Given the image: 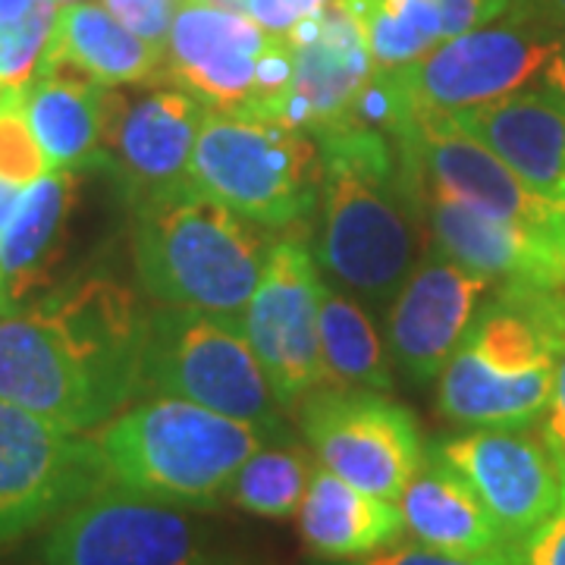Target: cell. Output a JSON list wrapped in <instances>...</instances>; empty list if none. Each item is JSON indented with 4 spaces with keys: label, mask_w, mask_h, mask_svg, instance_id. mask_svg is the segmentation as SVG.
Listing matches in <instances>:
<instances>
[{
    "label": "cell",
    "mask_w": 565,
    "mask_h": 565,
    "mask_svg": "<svg viewBox=\"0 0 565 565\" xmlns=\"http://www.w3.org/2000/svg\"><path fill=\"white\" fill-rule=\"evenodd\" d=\"M145 327L132 289L82 277L0 318V399L70 434L98 430L145 390Z\"/></svg>",
    "instance_id": "1"
},
{
    "label": "cell",
    "mask_w": 565,
    "mask_h": 565,
    "mask_svg": "<svg viewBox=\"0 0 565 565\" xmlns=\"http://www.w3.org/2000/svg\"><path fill=\"white\" fill-rule=\"evenodd\" d=\"M565 343V286L503 282L449 355L437 405L468 427L525 430L553 396Z\"/></svg>",
    "instance_id": "2"
},
{
    "label": "cell",
    "mask_w": 565,
    "mask_h": 565,
    "mask_svg": "<svg viewBox=\"0 0 565 565\" xmlns=\"http://www.w3.org/2000/svg\"><path fill=\"white\" fill-rule=\"evenodd\" d=\"M321 151V262L371 302H390L415 270L422 217L396 170L393 139L362 122L315 132Z\"/></svg>",
    "instance_id": "3"
},
{
    "label": "cell",
    "mask_w": 565,
    "mask_h": 565,
    "mask_svg": "<svg viewBox=\"0 0 565 565\" xmlns=\"http://www.w3.org/2000/svg\"><path fill=\"white\" fill-rule=\"evenodd\" d=\"M267 252L258 230L192 182L145 195L132 211L136 277L161 308L239 315L258 289Z\"/></svg>",
    "instance_id": "4"
},
{
    "label": "cell",
    "mask_w": 565,
    "mask_h": 565,
    "mask_svg": "<svg viewBox=\"0 0 565 565\" xmlns=\"http://www.w3.org/2000/svg\"><path fill=\"white\" fill-rule=\"evenodd\" d=\"M264 440L255 424L177 396L122 408L95 434L107 487L185 509L221 503Z\"/></svg>",
    "instance_id": "5"
},
{
    "label": "cell",
    "mask_w": 565,
    "mask_h": 565,
    "mask_svg": "<svg viewBox=\"0 0 565 565\" xmlns=\"http://www.w3.org/2000/svg\"><path fill=\"white\" fill-rule=\"evenodd\" d=\"M189 182L248 223L282 230L305 221L321 189V151L308 132L262 107H207Z\"/></svg>",
    "instance_id": "6"
},
{
    "label": "cell",
    "mask_w": 565,
    "mask_h": 565,
    "mask_svg": "<svg viewBox=\"0 0 565 565\" xmlns=\"http://www.w3.org/2000/svg\"><path fill=\"white\" fill-rule=\"evenodd\" d=\"M141 367L145 390L255 424L267 440L286 434L282 405L267 384L236 315L158 305L145 327Z\"/></svg>",
    "instance_id": "7"
},
{
    "label": "cell",
    "mask_w": 565,
    "mask_h": 565,
    "mask_svg": "<svg viewBox=\"0 0 565 565\" xmlns=\"http://www.w3.org/2000/svg\"><path fill=\"white\" fill-rule=\"evenodd\" d=\"M163 76L204 107H267L292 82V44L221 0H180Z\"/></svg>",
    "instance_id": "8"
},
{
    "label": "cell",
    "mask_w": 565,
    "mask_h": 565,
    "mask_svg": "<svg viewBox=\"0 0 565 565\" xmlns=\"http://www.w3.org/2000/svg\"><path fill=\"white\" fill-rule=\"evenodd\" d=\"M556 44L559 35L525 22H490L381 76L399 110L396 122L403 117H452L522 92L544 73Z\"/></svg>",
    "instance_id": "9"
},
{
    "label": "cell",
    "mask_w": 565,
    "mask_h": 565,
    "mask_svg": "<svg viewBox=\"0 0 565 565\" xmlns=\"http://www.w3.org/2000/svg\"><path fill=\"white\" fill-rule=\"evenodd\" d=\"M403 192H440L565 248V211L534 195L484 141L449 117H403L390 132Z\"/></svg>",
    "instance_id": "10"
},
{
    "label": "cell",
    "mask_w": 565,
    "mask_h": 565,
    "mask_svg": "<svg viewBox=\"0 0 565 565\" xmlns=\"http://www.w3.org/2000/svg\"><path fill=\"white\" fill-rule=\"evenodd\" d=\"M299 424L327 471L381 500L396 503L427 462L412 412L377 390L321 384L299 403Z\"/></svg>",
    "instance_id": "11"
},
{
    "label": "cell",
    "mask_w": 565,
    "mask_h": 565,
    "mask_svg": "<svg viewBox=\"0 0 565 565\" xmlns=\"http://www.w3.org/2000/svg\"><path fill=\"white\" fill-rule=\"evenodd\" d=\"M107 487L95 437L0 399V546Z\"/></svg>",
    "instance_id": "12"
},
{
    "label": "cell",
    "mask_w": 565,
    "mask_h": 565,
    "mask_svg": "<svg viewBox=\"0 0 565 565\" xmlns=\"http://www.w3.org/2000/svg\"><path fill=\"white\" fill-rule=\"evenodd\" d=\"M321 286L308 245L296 236L270 245L243 327L282 408L323 384Z\"/></svg>",
    "instance_id": "13"
},
{
    "label": "cell",
    "mask_w": 565,
    "mask_h": 565,
    "mask_svg": "<svg viewBox=\"0 0 565 565\" xmlns=\"http://www.w3.org/2000/svg\"><path fill=\"white\" fill-rule=\"evenodd\" d=\"M41 565H211L180 505L120 487L66 509L39 550Z\"/></svg>",
    "instance_id": "14"
},
{
    "label": "cell",
    "mask_w": 565,
    "mask_h": 565,
    "mask_svg": "<svg viewBox=\"0 0 565 565\" xmlns=\"http://www.w3.org/2000/svg\"><path fill=\"white\" fill-rule=\"evenodd\" d=\"M204 114L207 107L173 82L136 92L107 88L102 163L117 173L132 204L189 182Z\"/></svg>",
    "instance_id": "15"
},
{
    "label": "cell",
    "mask_w": 565,
    "mask_h": 565,
    "mask_svg": "<svg viewBox=\"0 0 565 565\" xmlns=\"http://www.w3.org/2000/svg\"><path fill=\"white\" fill-rule=\"evenodd\" d=\"M452 471L478 493L509 544H522L563 500V475L541 437L475 427L434 446Z\"/></svg>",
    "instance_id": "16"
},
{
    "label": "cell",
    "mask_w": 565,
    "mask_h": 565,
    "mask_svg": "<svg viewBox=\"0 0 565 565\" xmlns=\"http://www.w3.org/2000/svg\"><path fill=\"white\" fill-rule=\"evenodd\" d=\"M289 44L292 82L282 98L262 107L264 114L308 136L355 120L364 88L377 76L359 10L337 3L323 10L318 20L305 22Z\"/></svg>",
    "instance_id": "17"
},
{
    "label": "cell",
    "mask_w": 565,
    "mask_h": 565,
    "mask_svg": "<svg viewBox=\"0 0 565 565\" xmlns=\"http://www.w3.org/2000/svg\"><path fill=\"white\" fill-rule=\"evenodd\" d=\"M487 289L490 280L484 274H475L440 252L408 274L390 308V355L405 377L430 381L444 374Z\"/></svg>",
    "instance_id": "18"
},
{
    "label": "cell",
    "mask_w": 565,
    "mask_h": 565,
    "mask_svg": "<svg viewBox=\"0 0 565 565\" xmlns=\"http://www.w3.org/2000/svg\"><path fill=\"white\" fill-rule=\"evenodd\" d=\"M412 204L437 252L487 280L565 286V248L515 223L487 217L481 211L440 192H415Z\"/></svg>",
    "instance_id": "19"
},
{
    "label": "cell",
    "mask_w": 565,
    "mask_h": 565,
    "mask_svg": "<svg viewBox=\"0 0 565 565\" xmlns=\"http://www.w3.org/2000/svg\"><path fill=\"white\" fill-rule=\"evenodd\" d=\"M449 120L484 141L534 195L565 211V98L553 88H522Z\"/></svg>",
    "instance_id": "20"
},
{
    "label": "cell",
    "mask_w": 565,
    "mask_h": 565,
    "mask_svg": "<svg viewBox=\"0 0 565 565\" xmlns=\"http://www.w3.org/2000/svg\"><path fill=\"white\" fill-rule=\"evenodd\" d=\"M79 180L70 170H47L22 189L0 230V318L41 299L61 258Z\"/></svg>",
    "instance_id": "21"
},
{
    "label": "cell",
    "mask_w": 565,
    "mask_h": 565,
    "mask_svg": "<svg viewBox=\"0 0 565 565\" xmlns=\"http://www.w3.org/2000/svg\"><path fill=\"white\" fill-rule=\"evenodd\" d=\"M20 98L47 170L76 173L102 163L107 85L54 61L41 63L32 82L20 88Z\"/></svg>",
    "instance_id": "22"
},
{
    "label": "cell",
    "mask_w": 565,
    "mask_h": 565,
    "mask_svg": "<svg viewBox=\"0 0 565 565\" xmlns=\"http://www.w3.org/2000/svg\"><path fill=\"white\" fill-rule=\"evenodd\" d=\"M299 531L315 556L352 563L393 550L403 537L405 522L393 500L364 493L321 465L311 471L299 509Z\"/></svg>",
    "instance_id": "23"
},
{
    "label": "cell",
    "mask_w": 565,
    "mask_h": 565,
    "mask_svg": "<svg viewBox=\"0 0 565 565\" xmlns=\"http://www.w3.org/2000/svg\"><path fill=\"white\" fill-rule=\"evenodd\" d=\"M512 0H362V29L377 73L422 61L444 41L500 22Z\"/></svg>",
    "instance_id": "24"
},
{
    "label": "cell",
    "mask_w": 565,
    "mask_h": 565,
    "mask_svg": "<svg viewBox=\"0 0 565 565\" xmlns=\"http://www.w3.org/2000/svg\"><path fill=\"white\" fill-rule=\"evenodd\" d=\"M396 503L403 512L405 531H412L415 541L430 550L484 556L512 546L462 475L430 449L422 471L408 481Z\"/></svg>",
    "instance_id": "25"
},
{
    "label": "cell",
    "mask_w": 565,
    "mask_h": 565,
    "mask_svg": "<svg viewBox=\"0 0 565 565\" xmlns=\"http://www.w3.org/2000/svg\"><path fill=\"white\" fill-rule=\"evenodd\" d=\"M163 51L167 44L136 35L104 3L76 0L61 7L41 63H70L107 88H117L163 76Z\"/></svg>",
    "instance_id": "26"
},
{
    "label": "cell",
    "mask_w": 565,
    "mask_h": 565,
    "mask_svg": "<svg viewBox=\"0 0 565 565\" xmlns=\"http://www.w3.org/2000/svg\"><path fill=\"white\" fill-rule=\"evenodd\" d=\"M321 364L327 386L377 393L393 386L374 323L367 321L362 305L333 286H321Z\"/></svg>",
    "instance_id": "27"
},
{
    "label": "cell",
    "mask_w": 565,
    "mask_h": 565,
    "mask_svg": "<svg viewBox=\"0 0 565 565\" xmlns=\"http://www.w3.org/2000/svg\"><path fill=\"white\" fill-rule=\"evenodd\" d=\"M311 462L299 449H258L226 487V500L262 519H289L302 509Z\"/></svg>",
    "instance_id": "28"
},
{
    "label": "cell",
    "mask_w": 565,
    "mask_h": 565,
    "mask_svg": "<svg viewBox=\"0 0 565 565\" xmlns=\"http://www.w3.org/2000/svg\"><path fill=\"white\" fill-rule=\"evenodd\" d=\"M57 0H35L25 17L0 22V95L20 92L39 73L57 25Z\"/></svg>",
    "instance_id": "29"
},
{
    "label": "cell",
    "mask_w": 565,
    "mask_h": 565,
    "mask_svg": "<svg viewBox=\"0 0 565 565\" xmlns=\"http://www.w3.org/2000/svg\"><path fill=\"white\" fill-rule=\"evenodd\" d=\"M44 173H47V161L32 136V126L25 120L20 92H3L0 95V180L25 189Z\"/></svg>",
    "instance_id": "30"
},
{
    "label": "cell",
    "mask_w": 565,
    "mask_h": 565,
    "mask_svg": "<svg viewBox=\"0 0 565 565\" xmlns=\"http://www.w3.org/2000/svg\"><path fill=\"white\" fill-rule=\"evenodd\" d=\"M243 7L248 20H255L264 32L277 35V39H292L305 22L318 20L323 10L349 3L355 10H362V0H236Z\"/></svg>",
    "instance_id": "31"
},
{
    "label": "cell",
    "mask_w": 565,
    "mask_h": 565,
    "mask_svg": "<svg viewBox=\"0 0 565 565\" xmlns=\"http://www.w3.org/2000/svg\"><path fill=\"white\" fill-rule=\"evenodd\" d=\"M349 565H522V556L515 544L497 553H484V556H456V553H440L430 546H393V550L374 553L367 559H355Z\"/></svg>",
    "instance_id": "32"
},
{
    "label": "cell",
    "mask_w": 565,
    "mask_h": 565,
    "mask_svg": "<svg viewBox=\"0 0 565 565\" xmlns=\"http://www.w3.org/2000/svg\"><path fill=\"white\" fill-rule=\"evenodd\" d=\"M180 0H104V7L122 22L129 25L136 35L148 41L167 44V32L177 13Z\"/></svg>",
    "instance_id": "33"
},
{
    "label": "cell",
    "mask_w": 565,
    "mask_h": 565,
    "mask_svg": "<svg viewBox=\"0 0 565 565\" xmlns=\"http://www.w3.org/2000/svg\"><path fill=\"white\" fill-rule=\"evenodd\" d=\"M559 475H563V500L556 512L531 537L515 544L522 565H565V471Z\"/></svg>",
    "instance_id": "34"
},
{
    "label": "cell",
    "mask_w": 565,
    "mask_h": 565,
    "mask_svg": "<svg viewBox=\"0 0 565 565\" xmlns=\"http://www.w3.org/2000/svg\"><path fill=\"white\" fill-rule=\"evenodd\" d=\"M541 440L550 449V456L556 459L559 471H565V343L556 362V381H553V396L544 412V424H541Z\"/></svg>",
    "instance_id": "35"
},
{
    "label": "cell",
    "mask_w": 565,
    "mask_h": 565,
    "mask_svg": "<svg viewBox=\"0 0 565 565\" xmlns=\"http://www.w3.org/2000/svg\"><path fill=\"white\" fill-rule=\"evenodd\" d=\"M503 20L525 22L550 35H565V0H512Z\"/></svg>",
    "instance_id": "36"
},
{
    "label": "cell",
    "mask_w": 565,
    "mask_h": 565,
    "mask_svg": "<svg viewBox=\"0 0 565 565\" xmlns=\"http://www.w3.org/2000/svg\"><path fill=\"white\" fill-rule=\"evenodd\" d=\"M544 82L546 88H553V92H559L565 98V35L559 39V44H556V51H553V57L546 61L544 66Z\"/></svg>",
    "instance_id": "37"
},
{
    "label": "cell",
    "mask_w": 565,
    "mask_h": 565,
    "mask_svg": "<svg viewBox=\"0 0 565 565\" xmlns=\"http://www.w3.org/2000/svg\"><path fill=\"white\" fill-rule=\"evenodd\" d=\"M20 195H22L20 185L0 180V230H3V223L10 221V214H13L17 202H20Z\"/></svg>",
    "instance_id": "38"
},
{
    "label": "cell",
    "mask_w": 565,
    "mask_h": 565,
    "mask_svg": "<svg viewBox=\"0 0 565 565\" xmlns=\"http://www.w3.org/2000/svg\"><path fill=\"white\" fill-rule=\"evenodd\" d=\"M35 0H0V22H13L29 13Z\"/></svg>",
    "instance_id": "39"
},
{
    "label": "cell",
    "mask_w": 565,
    "mask_h": 565,
    "mask_svg": "<svg viewBox=\"0 0 565 565\" xmlns=\"http://www.w3.org/2000/svg\"><path fill=\"white\" fill-rule=\"evenodd\" d=\"M57 3H61V7H66V3H76V0H57Z\"/></svg>",
    "instance_id": "40"
}]
</instances>
